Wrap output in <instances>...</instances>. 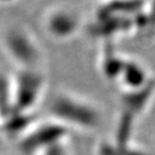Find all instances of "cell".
<instances>
[{"instance_id": "cell-1", "label": "cell", "mask_w": 155, "mask_h": 155, "mask_svg": "<svg viewBox=\"0 0 155 155\" xmlns=\"http://www.w3.org/2000/svg\"><path fill=\"white\" fill-rule=\"evenodd\" d=\"M50 118L61 123L68 129L94 131L100 127L102 115L99 107L86 99L68 91H59L48 105Z\"/></svg>"}, {"instance_id": "cell-2", "label": "cell", "mask_w": 155, "mask_h": 155, "mask_svg": "<svg viewBox=\"0 0 155 155\" xmlns=\"http://www.w3.org/2000/svg\"><path fill=\"white\" fill-rule=\"evenodd\" d=\"M0 47L17 69H40L45 53L36 35L22 23L11 22L0 29Z\"/></svg>"}, {"instance_id": "cell-3", "label": "cell", "mask_w": 155, "mask_h": 155, "mask_svg": "<svg viewBox=\"0 0 155 155\" xmlns=\"http://www.w3.org/2000/svg\"><path fill=\"white\" fill-rule=\"evenodd\" d=\"M45 83V76L40 69H17L16 74L12 76L14 116H25L32 111L44 94Z\"/></svg>"}, {"instance_id": "cell-4", "label": "cell", "mask_w": 155, "mask_h": 155, "mask_svg": "<svg viewBox=\"0 0 155 155\" xmlns=\"http://www.w3.org/2000/svg\"><path fill=\"white\" fill-rule=\"evenodd\" d=\"M41 28L45 35L54 41H67L75 38L83 29L82 13L70 5H53L41 16Z\"/></svg>"}, {"instance_id": "cell-5", "label": "cell", "mask_w": 155, "mask_h": 155, "mask_svg": "<svg viewBox=\"0 0 155 155\" xmlns=\"http://www.w3.org/2000/svg\"><path fill=\"white\" fill-rule=\"evenodd\" d=\"M116 82L121 85L124 93L138 92L153 83L148 70L133 59H125Z\"/></svg>"}, {"instance_id": "cell-6", "label": "cell", "mask_w": 155, "mask_h": 155, "mask_svg": "<svg viewBox=\"0 0 155 155\" xmlns=\"http://www.w3.org/2000/svg\"><path fill=\"white\" fill-rule=\"evenodd\" d=\"M68 139L69 137L60 139L39 150L36 155H71V152L69 150L70 147L68 145Z\"/></svg>"}, {"instance_id": "cell-7", "label": "cell", "mask_w": 155, "mask_h": 155, "mask_svg": "<svg viewBox=\"0 0 155 155\" xmlns=\"http://www.w3.org/2000/svg\"><path fill=\"white\" fill-rule=\"evenodd\" d=\"M101 155H120V153L117 152L115 146L105 144L101 147Z\"/></svg>"}, {"instance_id": "cell-8", "label": "cell", "mask_w": 155, "mask_h": 155, "mask_svg": "<svg viewBox=\"0 0 155 155\" xmlns=\"http://www.w3.org/2000/svg\"><path fill=\"white\" fill-rule=\"evenodd\" d=\"M0 2H2V4H12V2H14V0H0Z\"/></svg>"}]
</instances>
